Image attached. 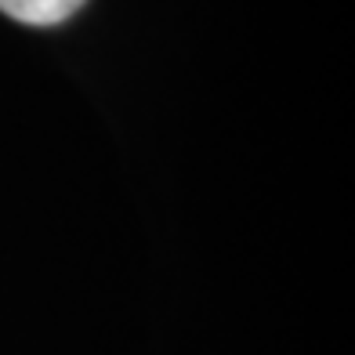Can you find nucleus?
I'll return each instance as SVG.
<instances>
[{
	"label": "nucleus",
	"mask_w": 355,
	"mask_h": 355,
	"mask_svg": "<svg viewBox=\"0 0 355 355\" xmlns=\"http://www.w3.org/2000/svg\"><path fill=\"white\" fill-rule=\"evenodd\" d=\"M84 4L87 0H0V11L22 26H58Z\"/></svg>",
	"instance_id": "1"
}]
</instances>
